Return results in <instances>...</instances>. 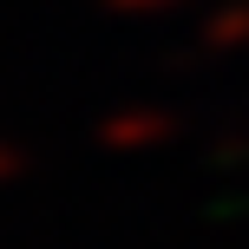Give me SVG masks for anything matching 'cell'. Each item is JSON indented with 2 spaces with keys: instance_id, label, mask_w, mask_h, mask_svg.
<instances>
[{
  "instance_id": "6da1fadb",
  "label": "cell",
  "mask_w": 249,
  "mask_h": 249,
  "mask_svg": "<svg viewBox=\"0 0 249 249\" xmlns=\"http://www.w3.org/2000/svg\"><path fill=\"white\" fill-rule=\"evenodd\" d=\"M177 138H184V118L158 99H124L92 124V144L105 158H151V151H171Z\"/></svg>"
},
{
  "instance_id": "7a4b0ae2",
  "label": "cell",
  "mask_w": 249,
  "mask_h": 249,
  "mask_svg": "<svg viewBox=\"0 0 249 249\" xmlns=\"http://www.w3.org/2000/svg\"><path fill=\"white\" fill-rule=\"evenodd\" d=\"M249 53V0H216L190 26V59H243Z\"/></svg>"
},
{
  "instance_id": "3957f363",
  "label": "cell",
  "mask_w": 249,
  "mask_h": 249,
  "mask_svg": "<svg viewBox=\"0 0 249 249\" xmlns=\"http://www.w3.org/2000/svg\"><path fill=\"white\" fill-rule=\"evenodd\" d=\"M112 20H171V13H184L190 0H99Z\"/></svg>"
},
{
  "instance_id": "277c9868",
  "label": "cell",
  "mask_w": 249,
  "mask_h": 249,
  "mask_svg": "<svg viewBox=\"0 0 249 249\" xmlns=\"http://www.w3.org/2000/svg\"><path fill=\"white\" fill-rule=\"evenodd\" d=\"M26 171H33V158H26V151L13 144V138H0V190H13Z\"/></svg>"
},
{
  "instance_id": "5b68a950",
  "label": "cell",
  "mask_w": 249,
  "mask_h": 249,
  "mask_svg": "<svg viewBox=\"0 0 249 249\" xmlns=\"http://www.w3.org/2000/svg\"><path fill=\"white\" fill-rule=\"evenodd\" d=\"M210 158L223 164V171H230V164H249V124H236V131H223V144H210Z\"/></svg>"
}]
</instances>
